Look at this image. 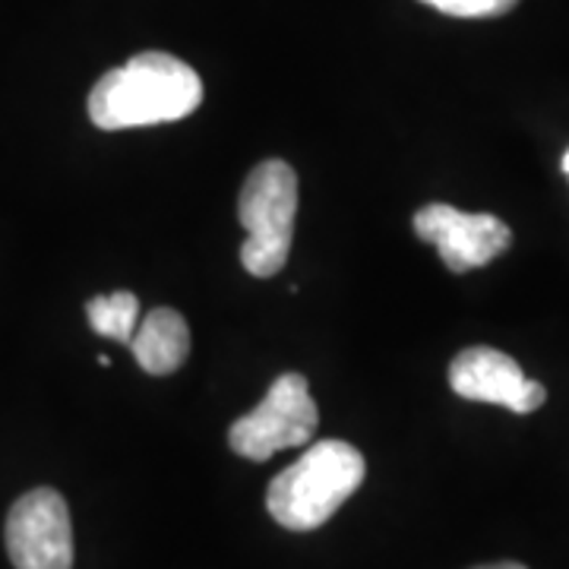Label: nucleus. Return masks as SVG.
<instances>
[{
	"label": "nucleus",
	"mask_w": 569,
	"mask_h": 569,
	"mask_svg": "<svg viewBox=\"0 0 569 569\" xmlns=\"http://www.w3.org/2000/svg\"><path fill=\"white\" fill-rule=\"evenodd\" d=\"M203 102V80L190 63L164 51H142L104 73L89 92V118L99 130H130L181 121Z\"/></svg>",
	"instance_id": "nucleus-1"
},
{
	"label": "nucleus",
	"mask_w": 569,
	"mask_h": 569,
	"mask_svg": "<svg viewBox=\"0 0 569 569\" xmlns=\"http://www.w3.org/2000/svg\"><path fill=\"white\" fill-rule=\"evenodd\" d=\"M367 475L365 456L346 440H320L298 462L272 478L266 509L291 531H313L361 488Z\"/></svg>",
	"instance_id": "nucleus-2"
},
{
	"label": "nucleus",
	"mask_w": 569,
	"mask_h": 569,
	"mask_svg": "<svg viewBox=\"0 0 569 569\" xmlns=\"http://www.w3.org/2000/svg\"><path fill=\"white\" fill-rule=\"evenodd\" d=\"M298 212V174L282 159H266L247 174L238 219L247 231L241 263L250 276L269 279L288 263Z\"/></svg>",
	"instance_id": "nucleus-3"
},
{
	"label": "nucleus",
	"mask_w": 569,
	"mask_h": 569,
	"mask_svg": "<svg viewBox=\"0 0 569 569\" xmlns=\"http://www.w3.org/2000/svg\"><path fill=\"white\" fill-rule=\"evenodd\" d=\"M317 425H320V411H317V402L310 396L305 377L282 373L269 387L263 402L231 425L228 443L250 462H266L282 449L310 443L317 433Z\"/></svg>",
	"instance_id": "nucleus-4"
},
{
	"label": "nucleus",
	"mask_w": 569,
	"mask_h": 569,
	"mask_svg": "<svg viewBox=\"0 0 569 569\" xmlns=\"http://www.w3.org/2000/svg\"><path fill=\"white\" fill-rule=\"evenodd\" d=\"M3 538L17 569H73V526L58 490L22 493L7 516Z\"/></svg>",
	"instance_id": "nucleus-5"
},
{
	"label": "nucleus",
	"mask_w": 569,
	"mask_h": 569,
	"mask_svg": "<svg viewBox=\"0 0 569 569\" xmlns=\"http://www.w3.org/2000/svg\"><path fill=\"white\" fill-rule=\"evenodd\" d=\"M415 234L437 247L440 260L452 272H468L503 257L512 231L490 212H462L447 203H430L415 212Z\"/></svg>",
	"instance_id": "nucleus-6"
},
{
	"label": "nucleus",
	"mask_w": 569,
	"mask_h": 569,
	"mask_svg": "<svg viewBox=\"0 0 569 569\" xmlns=\"http://www.w3.org/2000/svg\"><path fill=\"white\" fill-rule=\"evenodd\" d=\"M449 387L468 402L503 406L516 415L538 411L548 399V389L529 380L509 355L488 346L466 348L462 355H456V361L449 365Z\"/></svg>",
	"instance_id": "nucleus-7"
},
{
	"label": "nucleus",
	"mask_w": 569,
	"mask_h": 569,
	"mask_svg": "<svg viewBox=\"0 0 569 569\" xmlns=\"http://www.w3.org/2000/svg\"><path fill=\"white\" fill-rule=\"evenodd\" d=\"M130 351L146 373L168 377L190 355V329H187L178 310L156 307L142 317V323H137V332L130 339Z\"/></svg>",
	"instance_id": "nucleus-8"
},
{
	"label": "nucleus",
	"mask_w": 569,
	"mask_h": 569,
	"mask_svg": "<svg viewBox=\"0 0 569 569\" xmlns=\"http://www.w3.org/2000/svg\"><path fill=\"white\" fill-rule=\"evenodd\" d=\"M86 317L99 336L130 346L137 323H140V301L133 291H111L102 298H92L86 305Z\"/></svg>",
	"instance_id": "nucleus-9"
},
{
	"label": "nucleus",
	"mask_w": 569,
	"mask_h": 569,
	"mask_svg": "<svg viewBox=\"0 0 569 569\" xmlns=\"http://www.w3.org/2000/svg\"><path fill=\"white\" fill-rule=\"evenodd\" d=\"M427 7L447 13V17H462V20H488V17H503L519 0H421Z\"/></svg>",
	"instance_id": "nucleus-10"
},
{
	"label": "nucleus",
	"mask_w": 569,
	"mask_h": 569,
	"mask_svg": "<svg viewBox=\"0 0 569 569\" xmlns=\"http://www.w3.org/2000/svg\"><path fill=\"white\" fill-rule=\"evenodd\" d=\"M475 569H526L522 563H490V567H475Z\"/></svg>",
	"instance_id": "nucleus-11"
},
{
	"label": "nucleus",
	"mask_w": 569,
	"mask_h": 569,
	"mask_svg": "<svg viewBox=\"0 0 569 569\" xmlns=\"http://www.w3.org/2000/svg\"><path fill=\"white\" fill-rule=\"evenodd\" d=\"M563 174L569 178V149H567V156H563Z\"/></svg>",
	"instance_id": "nucleus-12"
}]
</instances>
